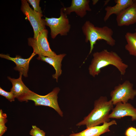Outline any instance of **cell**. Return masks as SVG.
I'll list each match as a JSON object with an SVG mask.
<instances>
[{
    "instance_id": "obj_17",
    "label": "cell",
    "mask_w": 136,
    "mask_h": 136,
    "mask_svg": "<svg viewBox=\"0 0 136 136\" xmlns=\"http://www.w3.org/2000/svg\"><path fill=\"white\" fill-rule=\"evenodd\" d=\"M126 33L125 37L127 42L125 48L130 55L136 57V31Z\"/></svg>"
},
{
    "instance_id": "obj_22",
    "label": "cell",
    "mask_w": 136,
    "mask_h": 136,
    "mask_svg": "<svg viewBox=\"0 0 136 136\" xmlns=\"http://www.w3.org/2000/svg\"><path fill=\"white\" fill-rule=\"evenodd\" d=\"M7 127L5 124H0V136H2L7 131Z\"/></svg>"
},
{
    "instance_id": "obj_23",
    "label": "cell",
    "mask_w": 136,
    "mask_h": 136,
    "mask_svg": "<svg viewBox=\"0 0 136 136\" xmlns=\"http://www.w3.org/2000/svg\"><path fill=\"white\" fill-rule=\"evenodd\" d=\"M7 121V120L6 118L0 117V124H5Z\"/></svg>"
},
{
    "instance_id": "obj_14",
    "label": "cell",
    "mask_w": 136,
    "mask_h": 136,
    "mask_svg": "<svg viewBox=\"0 0 136 136\" xmlns=\"http://www.w3.org/2000/svg\"><path fill=\"white\" fill-rule=\"evenodd\" d=\"M66 54L63 53L57 55L53 57H49L39 55L37 59L45 61L52 66L55 70V73L52 76L53 78L56 79L57 82H58V78L62 73L61 69V62L63 58Z\"/></svg>"
},
{
    "instance_id": "obj_6",
    "label": "cell",
    "mask_w": 136,
    "mask_h": 136,
    "mask_svg": "<svg viewBox=\"0 0 136 136\" xmlns=\"http://www.w3.org/2000/svg\"><path fill=\"white\" fill-rule=\"evenodd\" d=\"M48 33V30L45 29L39 33L37 38L28 39V44L32 47L33 52L36 55L49 57H54L57 55L50 48L47 39Z\"/></svg>"
},
{
    "instance_id": "obj_19",
    "label": "cell",
    "mask_w": 136,
    "mask_h": 136,
    "mask_svg": "<svg viewBox=\"0 0 136 136\" xmlns=\"http://www.w3.org/2000/svg\"><path fill=\"white\" fill-rule=\"evenodd\" d=\"M0 95L5 97L11 102L14 101L15 98L13 94L11 91H6L0 87Z\"/></svg>"
},
{
    "instance_id": "obj_5",
    "label": "cell",
    "mask_w": 136,
    "mask_h": 136,
    "mask_svg": "<svg viewBox=\"0 0 136 136\" xmlns=\"http://www.w3.org/2000/svg\"><path fill=\"white\" fill-rule=\"evenodd\" d=\"M21 10L32 26L34 32L33 38H36L41 31L46 29V22L42 18L43 15L32 9L27 0H21Z\"/></svg>"
},
{
    "instance_id": "obj_18",
    "label": "cell",
    "mask_w": 136,
    "mask_h": 136,
    "mask_svg": "<svg viewBox=\"0 0 136 136\" xmlns=\"http://www.w3.org/2000/svg\"><path fill=\"white\" fill-rule=\"evenodd\" d=\"M29 134L31 136H45V132L36 125L32 126Z\"/></svg>"
},
{
    "instance_id": "obj_11",
    "label": "cell",
    "mask_w": 136,
    "mask_h": 136,
    "mask_svg": "<svg viewBox=\"0 0 136 136\" xmlns=\"http://www.w3.org/2000/svg\"><path fill=\"white\" fill-rule=\"evenodd\" d=\"M118 26H127L136 23V0L117 16Z\"/></svg>"
},
{
    "instance_id": "obj_10",
    "label": "cell",
    "mask_w": 136,
    "mask_h": 136,
    "mask_svg": "<svg viewBox=\"0 0 136 136\" xmlns=\"http://www.w3.org/2000/svg\"><path fill=\"white\" fill-rule=\"evenodd\" d=\"M90 2L89 0H72L70 7H62L61 9L67 15L74 12L78 16L83 18L86 15L87 11H91Z\"/></svg>"
},
{
    "instance_id": "obj_16",
    "label": "cell",
    "mask_w": 136,
    "mask_h": 136,
    "mask_svg": "<svg viewBox=\"0 0 136 136\" xmlns=\"http://www.w3.org/2000/svg\"><path fill=\"white\" fill-rule=\"evenodd\" d=\"M19 74V77L17 79L12 78L9 77H7L12 85L10 91L13 94L15 98H17L29 90L22 80V74L20 72Z\"/></svg>"
},
{
    "instance_id": "obj_15",
    "label": "cell",
    "mask_w": 136,
    "mask_h": 136,
    "mask_svg": "<svg viewBox=\"0 0 136 136\" xmlns=\"http://www.w3.org/2000/svg\"><path fill=\"white\" fill-rule=\"evenodd\" d=\"M134 0H115L116 4L113 6H107L105 8L106 13L104 21L106 22L112 14L117 15L122 11L133 4Z\"/></svg>"
},
{
    "instance_id": "obj_2",
    "label": "cell",
    "mask_w": 136,
    "mask_h": 136,
    "mask_svg": "<svg viewBox=\"0 0 136 136\" xmlns=\"http://www.w3.org/2000/svg\"><path fill=\"white\" fill-rule=\"evenodd\" d=\"M113 105L111 100H108L107 97L100 96L94 101L93 109L76 125H85L88 128L110 122L109 116Z\"/></svg>"
},
{
    "instance_id": "obj_13",
    "label": "cell",
    "mask_w": 136,
    "mask_h": 136,
    "mask_svg": "<svg viewBox=\"0 0 136 136\" xmlns=\"http://www.w3.org/2000/svg\"><path fill=\"white\" fill-rule=\"evenodd\" d=\"M35 55L36 54L33 52L30 57L26 59L22 58L18 55H16L15 57H12L8 55L3 54H0V57L14 62L16 64L14 69L21 73L24 77H28L29 62Z\"/></svg>"
},
{
    "instance_id": "obj_3",
    "label": "cell",
    "mask_w": 136,
    "mask_h": 136,
    "mask_svg": "<svg viewBox=\"0 0 136 136\" xmlns=\"http://www.w3.org/2000/svg\"><path fill=\"white\" fill-rule=\"evenodd\" d=\"M82 31L85 37V41L89 42L90 49L89 55L91 53L97 41L103 40L109 45L114 46L116 41L113 37V31L107 26H95L89 21H86L82 27Z\"/></svg>"
},
{
    "instance_id": "obj_26",
    "label": "cell",
    "mask_w": 136,
    "mask_h": 136,
    "mask_svg": "<svg viewBox=\"0 0 136 136\" xmlns=\"http://www.w3.org/2000/svg\"><path fill=\"white\" fill-rule=\"evenodd\" d=\"M135 30L136 31V29H135Z\"/></svg>"
},
{
    "instance_id": "obj_9",
    "label": "cell",
    "mask_w": 136,
    "mask_h": 136,
    "mask_svg": "<svg viewBox=\"0 0 136 136\" xmlns=\"http://www.w3.org/2000/svg\"><path fill=\"white\" fill-rule=\"evenodd\" d=\"M110 113L109 118L120 119L126 116L131 117L132 121L136 120V108L130 104L119 102L117 103Z\"/></svg>"
},
{
    "instance_id": "obj_20",
    "label": "cell",
    "mask_w": 136,
    "mask_h": 136,
    "mask_svg": "<svg viewBox=\"0 0 136 136\" xmlns=\"http://www.w3.org/2000/svg\"><path fill=\"white\" fill-rule=\"evenodd\" d=\"M27 1L32 6L34 10L42 14L41 8L39 5L40 0H27Z\"/></svg>"
},
{
    "instance_id": "obj_1",
    "label": "cell",
    "mask_w": 136,
    "mask_h": 136,
    "mask_svg": "<svg viewBox=\"0 0 136 136\" xmlns=\"http://www.w3.org/2000/svg\"><path fill=\"white\" fill-rule=\"evenodd\" d=\"M93 58L88 68L89 74L95 77L101 72L103 68L110 65L115 66L120 74L124 75L128 65L124 62L122 59L116 52L104 49L92 54Z\"/></svg>"
},
{
    "instance_id": "obj_12",
    "label": "cell",
    "mask_w": 136,
    "mask_h": 136,
    "mask_svg": "<svg viewBox=\"0 0 136 136\" xmlns=\"http://www.w3.org/2000/svg\"><path fill=\"white\" fill-rule=\"evenodd\" d=\"M117 124L116 122L113 120L108 122L105 123L101 125L86 128L79 132L71 133L69 136H100L102 134L110 131V126Z\"/></svg>"
},
{
    "instance_id": "obj_8",
    "label": "cell",
    "mask_w": 136,
    "mask_h": 136,
    "mask_svg": "<svg viewBox=\"0 0 136 136\" xmlns=\"http://www.w3.org/2000/svg\"><path fill=\"white\" fill-rule=\"evenodd\" d=\"M136 96V90L133 88V84L126 80L115 86L110 93L111 100L114 105L119 102L127 103Z\"/></svg>"
},
{
    "instance_id": "obj_25",
    "label": "cell",
    "mask_w": 136,
    "mask_h": 136,
    "mask_svg": "<svg viewBox=\"0 0 136 136\" xmlns=\"http://www.w3.org/2000/svg\"><path fill=\"white\" fill-rule=\"evenodd\" d=\"M60 136H64L63 135H61Z\"/></svg>"
},
{
    "instance_id": "obj_4",
    "label": "cell",
    "mask_w": 136,
    "mask_h": 136,
    "mask_svg": "<svg viewBox=\"0 0 136 136\" xmlns=\"http://www.w3.org/2000/svg\"><path fill=\"white\" fill-rule=\"evenodd\" d=\"M60 90L59 87H56L48 94L43 96L37 94L29 90L17 99L20 102L33 101L36 106H43L51 108L61 117H62L63 112L59 107L57 100L58 94Z\"/></svg>"
},
{
    "instance_id": "obj_21",
    "label": "cell",
    "mask_w": 136,
    "mask_h": 136,
    "mask_svg": "<svg viewBox=\"0 0 136 136\" xmlns=\"http://www.w3.org/2000/svg\"><path fill=\"white\" fill-rule=\"evenodd\" d=\"M125 134L126 136H136V128L131 126L128 127Z\"/></svg>"
},
{
    "instance_id": "obj_24",
    "label": "cell",
    "mask_w": 136,
    "mask_h": 136,
    "mask_svg": "<svg viewBox=\"0 0 136 136\" xmlns=\"http://www.w3.org/2000/svg\"><path fill=\"white\" fill-rule=\"evenodd\" d=\"M93 5L95 4L98 2V0H93Z\"/></svg>"
},
{
    "instance_id": "obj_7",
    "label": "cell",
    "mask_w": 136,
    "mask_h": 136,
    "mask_svg": "<svg viewBox=\"0 0 136 136\" xmlns=\"http://www.w3.org/2000/svg\"><path fill=\"white\" fill-rule=\"evenodd\" d=\"M60 16L58 18L45 17V20L46 25L50 29L51 38L55 39L58 35L61 36L67 35L71 28L67 15L61 9Z\"/></svg>"
}]
</instances>
